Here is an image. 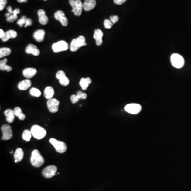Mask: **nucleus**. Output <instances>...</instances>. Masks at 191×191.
Listing matches in <instances>:
<instances>
[{
  "label": "nucleus",
  "instance_id": "obj_24",
  "mask_svg": "<svg viewBox=\"0 0 191 191\" xmlns=\"http://www.w3.org/2000/svg\"><path fill=\"white\" fill-rule=\"evenodd\" d=\"M54 95V90L52 87H47L44 91L45 97L47 99L52 98Z\"/></svg>",
  "mask_w": 191,
  "mask_h": 191
},
{
  "label": "nucleus",
  "instance_id": "obj_29",
  "mask_svg": "<svg viewBox=\"0 0 191 191\" xmlns=\"http://www.w3.org/2000/svg\"><path fill=\"white\" fill-rule=\"evenodd\" d=\"M30 95H32V96L36 97H40L41 96L40 91L38 89L35 88H33L30 89Z\"/></svg>",
  "mask_w": 191,
  "mask_h": 191
},
{
  "label": "nucleus",
  "instance_id": "obj_8",
  "mask_svg": "<svg viewBox=\"0 0 191 191\" xmlns=\"http://www.w3.org/2000/svg\"><path fill=\"white\" fill-rule=\"evenodd\" d=\"M1 131L3 133L2 140H9L12 138L13 133L11 126L5 124L1 127Z\"/></svg>",
  "mask_w": 191,
  "mask_h": 191
},
{
  "label": "nucleus",
  "instance_id": "obj_30",
  "mask_svg": "<svg viewBox=\"0 0 191 191\" xmlns=\"http://www.w3.org/2000/svg\"><path fill=\"white\" fill-rule=\"evenodd\" d=\"M60 84L62 85L63 86H67L69 84V79L65 76L63 78H61V79L59 80Z\"/></svg>",
  "mask_w": 191,
  "mask_h": 191
},
{
  "label": "nucleus",
  "instance_id": "obj_33",
  "mask_svg": "<svg viewBox=\"0 0 191 191\" xmlns=\"http://www.w3.org/2000/svg\"><path fill=\"white\" fill-rule=\"evenodd\" d=\"M77 95L78 96V97L80 99H85L87 97V95L86 94L82 93V91H78L77 93Z\"/></svg>",
  "mask_w": 191,
  "mask_h": 191
},
{
  "label": "nucleus",
  "instance_id": "obj_19",
  "mask_svg": "<svg viewBox=\"0 0 191 191\" xmlns=\"http://www.w3.org/2000/svg\"><path fill=\"white\" fill-rule=\"evenodd\" d=\"M17 36V32L13 30H10L7 31L6 32H5L4 36L2 37V40L4 42H5L6 41L10 39V38H16Z\"/></svg>",
  "mask_w": 191,
  "mask_h": 191
},
{
  "label": "nucleus",
  "instance_id": "obj_34",
  "mask_svg": "<svg viewBox=\"0 0 191 191\" xmlns=\"http://www.w3.org/2000/svg\"><path fill=\"white\" fill-rule=\"evenodd\" d=\"M17 18H18L17 15L12 14V15H11L10 17L7 18L6 20L9 22H13V21H15V20H16L17 19Z\"/></svg>",
  "mask_w": 191,
  "mask_h": 191
},
{
  "label": "nucleus",
  "instance_id": "obj_25",
  "mask_svg": "<svg viewBox=\"0 0 191 191\" xmlns=\"http://www.w3.org/2000/svg\"><path fill=\"white\" fill-rule=\"evenodd\" d=\"M23 156H24V153H23L22 149L21 148H18L16 150V151H15L14 158H15V159L17 160L18 162L21 161L23 159Z\"/></svg>",
  "mask_w": 191,
  "mask_h": 191
},
{
  "label": "nucleus",
  "instance_id": "obj_31",
  "mask_svg": "<svg viewBox=\"0 0 191 191\" xmlns=\"http://www.w3.org/2000/svg\"><path fill=\"white\" fill-rule=\"evenodd\" d=\"M27 18L26 16H22L21 17L20 19H19V20L17 22V23L18 25L20 26V27H22L23 26V25H25L26 22L27 21Z\"/></svg>",
  "mask_w": 191,
  "mask_h": 191
},
{
  "label": "nucleus",
  "instance_id": "obj_12",
  "mask_svg": "<svg viewBox=\"0 0 191 191\" xmlns=\"http://www.w3.org/2000/svg\"><path fill=\"white\" fill-rule=\"evenodd\" d=\"M54 17L57 20H58L61 22L62 25L64 27L67 26L68 24V20L67 18L65 17V14L62 11H57V12L55 13Z\"/></svg>",
  "mask_w": 191,
  "mask_h": 191
},
{
  "label": "nucleus",
  "instance_id": "obj_15",
  "mask_svg": "<svg viewBox=\"0 0 191 191\" xmlns=\"http://www.w3.org/2000/svg\"><path fill=\"white\" fill-rule=\"evenodd\" d=\"M38 16L39 21L43 25H45L48 23V18L46 15V12L44 10L40 9L38 11Z\"/></svg>",
  "mask_w": 191,
  "mask_h": 191
},
{
  "label": "nucleus",
  "instance_id": "obj_5",
  "mask_svg": "<svg viewBox=\"0 0 191 191\" xmlns=\"http://www.w3.org/2000/svg\"><path fill=\"white\" fill-rule=\"evenodd\" d=\"M172 66L177 69H180L184 65V59L182 56L178 54H173L170 57Z\"/></svg>",
  "mask_w": 191,
  "mask_h": 191
},
{
  "label": "nucleus",
  "instance_id": "obj_23",
  "mask_svg": "<svg viewBox=\"0 0 191 191\" xmlns=\"http://www.w3.org/2000/svg\"><path fill=\"white\" fill-rule=\"evenodd\" d=\"M8 60L6 59H4L3 60H1L0 61V70L2 71H6L10 72L12 70V67L6 64Z\"/></svg>",
  "mask_w": 191,
  "mask_h": 191
},
{
  "label": "nucleus",
  "instance_id": "obj_32",
  "mask_svg": "<svg viewBox=\"0 0 191 191\" xmlns=\"http://www.w3.org/2000/svg\"><path fill=\"white\" fill-rule=\"evenodd\" d=\"M104 24L105 28H106V29L111 28L113 25V23L111 22V21L108 20V19L105 20V21H104Z\"/></svg>",
  "mask_w": 191,
  "mask_h": 191
},
{
  "label": "nucleus",
  "instance_id": "obj_14",
  "mask_svg": "<svg viewBox=\"0 0 191 191\" xmlns=\"http://www.w3.org/2000/svg\"><path fill=\"white\" fill-rule=\"evenodd\" d=\"M103 32L101 29L95 30L94 34V38L96 40L97 46H101L103 44Z\"/></svg>",
  "mask_w": 191,
  "mask_h": 191
},
{
  "label": "nucleus",
  "instance_id": "obj_44",
  "mask_svg": "<svg viewBox=\"0 0 191 191\" xmlns=\"http://www.w3.org/2000/svg\"><path fill=\"white\" fill-rule=\"evenodd\" d=\"M18 2L19 3H24L27 2V0H18Z\"/></svg>",
  "mask_w": 191,
  "mask_h": 191
},
{
  "label": "nucleus",
  "instance_id": "obj_1",
  "mask_svg": "<svg viewBox=\"0 0 191 191\" xmlns=\"http://www.w3.org/2000/svg\"><path fill=\"white\" fill-rule=\"evenodd\" d=\"M44 159L41 155L38 150H34L32 152L30 162L32 165L35 167H40L44 163Z\"/></svg>",
  "mask_w": 191,
  "mask_h": 191
},
{
  "label": "nucleus",
  "instance_id": "obj_42",
  "mask_svg": "<svg viewBox=\"0 0 191 191\" xmlns=\"http://www.w3.org/2000/svg\"><path fill=\"white\" fill-rule=\"evenodd\" d=\"M20 11L19 9H15V10L13 11V14L17 15L18 14L20 13Z\"/></svg>",
  "mask_w": 191,
  "mask_h": 191
},
{
  "label": "nucleus",
  "instance_id": "obj_28",
  "mask_svg": "<svg viewBox=\"0 0 191 191\" xmlns=\"http://www.w3.org/2000/svg\"><path fill=\"white\" fill-rule=\"evenodd\" d=\"M32 135L31 131L26 130L23 131V134H22V138L25 141H29L31 139V138H32Z\"/></svg>",
  "mask_w": 191,
  "mask_h": 191
},
{
  "label": "nucleus",
  "instance_id": "obj_6",
  "mask_svg": "<svg viewBox=\"0 0 191 191\" xmlns=\"http://www.w3.org/2000/svg\"><path fill=\"white\" fill-rule=\"evenodd\" d=\"M49 142L54 146L55 149L59 153H63L67 150V145L62 141H58L56 139L52 138L49 140Z\"/></svg>",
  "mask_w": 191,
  "mask_h": 191
},
{
  "label": "nucleus",
  "instance_id": "obj_41",
  "mask_svg": "<svg viewBox=\"0 0 191 191\" xmlns=\"http://www.w3.org/2000/svg\"><path fill=\"white\" fill-rule=\"evenodd\" d=\"M7 10L8 11V13H10L11 15H12L13 13V11H12V7L11 6H8L7 8Z\"/></svg>",
  "mask_w": 191,
  "mask_h": 191
},
{
  "label": "nucleus",
  "instance_id": "obj_10",
  "mask_svg": "<svg viewBox=\"0 0 191 191\" xmlns=\"http://www.w3.org/2000/svg\"><path fill=\"white\" fill-rule=\"evenodd\" d=\"M57 168L54 165L47 166L43 170V175L47 179H49L55 175L56 173Z\"/></svg>",
  "mask_w": 191,
  "mask_h": 191
},
{
  "label": "nucleus",
  "instance_id": "obj_27",
  "mask_svg": "<svg viewBox=\"0 0 191 191\" xmlns=\"http://www.w3.org/2000/svg\"><path fill=\"white\" fill-rule=\"evenodd\" d=\"M11 53V49L8 47H2L0 49V57L2 58L8 56Z\"/></svg>",
  "mask_w": 191,
  "mask_h": 191
},
{
  "label": "nucleus",
  "instance_id": "obj_3",
  "mask_svg": "<svg viewBox=\"0 0 191 191\" xmlns=\"http://www.w3.org/2000/svg\"><path fill=\"white\" fill-rule=\"evenodd\" d=\"M87 45L86 39L84 36H80L72 40L70 45V50L72 52H76L80 47Z\"/></svg>",
  "mask_w": 191,
  "mask_h": 191
},
{
  "label": "nucleus",
  "instance_id": "obj_35",
  "mask_svg": "<svg viewBox=\"0 0 191 191\" xmlns=\"http://www.w3.org/2000/svg\"><path fill=\"white\" fill-rule=\"evenodd\" d=\"M65 74L64 73V72L63 71H59L57 72L56 75V77L57 79H61V78H63L64 77H65Z\"/></svg>",
  "mask_w": 191,
  "mask_h": 191
},
{
  "label": "nucleus",
  "instance_id": "obj_45",
  "mask_svg": "<svg viewBox=\"0 0 191 191\" xmlns=\"http://www.w3.org/2000/svg\"><path fill=\"white\" fill-rule=\"evenodd\" d=\"M44 1H46V0H44Z\"/></svg>",
  "mask_w": 191,
  "mask_h": 191
},
{
  "label": "nucleus",
  "instance_id": "obj_11",
  "mask_svg": "<svg viewBox=\"0 0 191 191\" xmlns=\"http://www.w3.org/2000/svg\"><path fill=\"white\" fill-rule=\"evenodd\" d=\"M141 105L138 104H130L126 105L125 107V110L128 113L132 114H138L141 111Z\"/></svg>",
  "mask_w": 191,
  "mask_h": 191
},
{
  "label": "nucleus",
  "instance_id": "obj_9",
  "mask_svg": "<svg viewBox=\"0 0 191 191\" xmlns=\"http://www.w3.org/2000/svg\"><path fill=\"white\" fill-rule=\"evenodd\" d=\"M48 109L50 113H56L59 110L60 101L55 98H51L48 99L47 103Z\"/></svg>",
  "mask_w": 191,
  "mask_h": 191
},
{
  "label": "nucleus",
  "instance_id": "obj_40",
  "mask_svg": "<svg viewBox=\"0 0 191 191\" xmlns=\"http://www.w3.org/2000/svg\"><path fill=\"white\" fill-rule=\"evenodd\" d=\"M126 1H127V0H114V2L116 4L121 5V4H123L124 3L126 2Z\"/></svg>",
  "mask_w": 191,
  "mask_h": 191
},
{
  "label": "nucleus",
  "instance_id": "obj_22",
  "mask_svg": "<svg viewBox=\"0 0 191 191\" xmlns=\"http://www.w3.org/2000/svg\"><path fill=\"white\" fill-rule=\"evenodd\" d=\"M91 82H92L91 79L90 78L88 77V78H82L80 80L79 84H80V86L81 87L82 90H85L88 88L89 85V84H90Z\"/></svg>",
  "mask_w": 191,
  "mask_h": 191
},
{
  "label": "nucleus",
  "instance_id": "obj_37",
  "mask_svg": "<svg viewBox=\"0 0 191 191\" xmlns=\"http://www.w3.org/2000/svg\"><path fill=\"white\" fill-rule=\"evenodd\" d=\"M7 0H0V10L2 11L6 6Z\"/></svg>",
  "mask_w": 191,
  "mask_h": 191
},
{
  "label": "nucleus",
  "instance_id": "obj_2",
  "mask_svg": "<svg viewBox=\"0 0 191 191\" xmlns=\"http://www.w3.org/2000/svg\"><path fill=\"white\" fill-rule=\"evenodd\" d=\"M31 132L32 135L36 139L41 140L46 137V131L43 127L35 125L31 128Z\"/></svg>",
  "mask_w": 191,
  "mask_h": 191
},
{
  "label": "nucleus",
  "instance_id": "obj_7",
  "mask_svg": "<svg viewBox=\"0 0 191 191\" xmlns=\"http://www.w3.org/2000/svg\"><path fill=\"white\" fill-rule=\"evenodd\" d=\"M69 48V44L64 40L55 43L52 45V49L55 53H59L67 50Z\"/></svg>",
  "mask_w": 191,
  "mask_h": 191
},
{
  "label": "nucleus",
  "instance_id": "obj_17",
  "mask_svg": "<svg viewBox=\"0 0 191 191\" xmlns=\"http://www.w3.org/2000/svg\"><path fill=\"white\" fill-rule=\"evenodd\" d=\"M37 73V70L35 68H26L23 71V75L27 79H30Z\"/></svg>",
  "mask_w": 191,
  "mask_h": 191
},
{
  "label": "nucleus",
  "instance_id": "obj_20",
  "mask_svg": "<svg viewBox=\"0 0 191 191\" xmlns=\"http://www.w3.org/2000/svg\"><path fill=\"white\" fill-rule=\"evenodd\" d=\"M31 85H32V82L30 81V80L27 79L26 80H22L21 82H19L18 87L21 90H26L27 89L30 87Z\"/></svg>",
  "mask_w": 191,
  "mask_h": 191
},
{
  "label": "nucleus",
  "instance_id": "obj_18",
  "mask_svg": "<svg viewBox=\"0 0 191 191\" xmlns=\"http://www.w3.org/2000/svg\"><path fill=\"white\" fill-rule=\"evenodd\" d=\"M45 32L44 30L39 29L34 32V37L35 39L38 42H42L44 39Z\"/></svg>",
  "mask_w": 191,
  "mask_h": 191
},
{
  "label": "nucleus",
  "instance_id": "obj_39",
  "mask_svg": "<svg viewBox=\"0 0 191 191\" xmlns=\"http://www.w3.org/2000/svg\"><path fill=\"white\" fill-rule=\"evenodd\" d=\"M32 21L31 19L28 18L27 20V21L26 22L25 25V27H27L28 26H32Z\"/></svg>",
  "mask_w": 191,
  "mask_h": 191
},
{
  "label": "nucleus",
  "instance_id": "obj_21",
  "mask_svg": "<svg viewBox=\"0 0 191 191\" xmlns=\"http://www.w3.org/2000/svg\"><path fill=\"white\" fill-rule=\"evenodd\" d=\"M4 114L6 116L7 122L9 123H11L14 121L15 115L13 110L11 109H6L4 111Z\"/></svg>",
  "mask_w": 191,
  "mask_h": 191
},
{
  "label": "nucleus",
  "instance_id": "obj_26",
  "mask_svg": "<svg viewBox=\"0 0 191 191\" xmlns=\"http://www.w3.org/2000/svg\"><path fill=\"white\" fill-rule=\"evenodd\" d=\"M14 113L15 116H17L18 118H19V120H24L25 119V115L22 112L21 109L19 107H17L15 108L14 110Z\"/></svg>",
  "mask_w": 191,
  "mask_h": 191
},
{
  "label": "nucleus",
  "instance_id": "obj_36",
  "mask_svg": "<svg viewBox=\"0 0 191 191\" xmlns=\"http://www.w3.org/2000/svg\"><path fill=\"white\" fill-rule=\"evenodd\" d=\"M71 100L72 104H76V103H78L79 101L80 100V99L78 97L77 95H73L71 96Z\"/></svg>",
  "mask_w": 191,
  "mask_h": 191
},
{
  "label": "nucleus",
  "instance_id": "obj_13",
  "mask_svg": "<svg viewBox=\"0 0 191 191\" xmlns=\"http://www.w3.org/2000/svg\"><path fill=\"white\" fill-rule=\"evenodd\" d=\"M25 52L27 54H32L34 56H38L40 54V51L35 45L29 44L26 48Z\"/></svg>",
  "mask_w": 191,
  "mask_h": 191
},
{
  "label": "nucleus",
  "instance_id": "obj_4",
  "mask_svg": "<svg viewBox=\"0 0 191 191\" xmlns=\"http://www.w3.org/2000/svg\"><path fill=\"white\" fill-rule=\"evenodd\" d=\"M69 3L72 8V12L77 17H79L82 13L84 8L83 4L81 0H69Z\"/></svg>",
  "mask_w": 191,
  "mask_h": 191
},
{
  "label": "nucleus",
  "instance_id": "obj_43",
  "mask_svg": "<svg viewBox=\"0 0 191 191\" xmlns=\"http://www.w3.org/2000/svg\"><path fill=\"white\" fill-rule=\"evenodd\" d=\"M5 35V32L2 29H0V38H2Z\"/></svg>",
  "mask_w": 191,
  "mask_h": 191
},
{
  "label": "nucleus",
  "instance_id": "obj_16",
  "mask_svg": "<svg viewBox=\"0 0 191 191\" xmlns=\"http://www.w3.org/2000/svg\"><path fill=\"white\" fill-rule=\"evenodd\" d=\"M96 5V2L95 0H85L83 4L84 9L86 11H89L95 8Z\"/></svg>",
  "mask_w": 191,
  "mask_h": 191
},
{
  "label": "nucleus",
  "instance_id": "obj_38",
  "mask_svg": "<svg viewBox=\"0 0 191 191\" xmlns=\"http://www.w3.org/2000/svg\"><path fill=\"white\" fill-rule=\"evenodd\" d=\"M118 19H119V18L117 15H112L111 17H110V20L113 24L116 23L118 21Z\"/></svg>",
  "mask_w": 191,
  "mask_h": 191
}]
</instances>
